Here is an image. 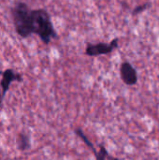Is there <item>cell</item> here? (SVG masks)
<instances>
[{
  "label": "cell",
  "mask_w": 159,
  "mask_h": 160,
  "mask_svg": "<svg viewBox=\"0 0 159 160\" xmlns=\"http://www.w3.org/2000/svg\"><path fill=\"white\" fill-rule=\"evenodd\" d=\"M5 96L3 95V92H2V88H1V85H0V108L2 107V103H3V99H4Z\"/></svg>",
  "instance_id": "obj_8"
},
{
  "label": "cell",
  "mask_w": 159,
  "mask_h": 160,
  "mask_svg": "<svg viewBox=\"0 0 159 160\" xmlns=\"http://www.w3.org/2000/svg\"><path fill=\"white\" fill-rule=\"evenodd\" d=\"M150 6V3H146V4H142V5H140L138 7H136L133 11H132V14L133 15H138V14H141L142 12H143L144 10H146Z\"/></svg>",
  "instance_id": "obj_7"
},
{
  "label": "cell",
  "mask_w": 159,
  "mask_h": 160,
  "mask_svg": "<svg viewBox=\"0 0 159 160\" xmlns=\"http://www.w3.org/2000/svg\"><path fill=\"white\" fill-rule=\"evenodd\" d=\"M120 77L123 82L128 86H133L138 82V74L129 62H123L120 66Z\"/></svg>",
  "instance_id": "obj_4"
},
{
  "label": "cell",
  "mask_w": 159,
  "mask_h": 160,
  "mask_svg": "<svg viewBox=\"0 0 159 160\" xmlns=\"http://www.w3.org/2000/svg\"><path fill=\"white\" fill-rule=\"evenodd\" d=\"M17 147L21 151H26L30 148V139L25 133H19L16 139Z\"/></svg>",
  "instance_id": "obj_6"
},
{
  "label": "cell",
  "mask_w": 159,
  "mask_h": 160,
  "mask_svg": "<svg viewBox=\"0 0 159 160\" xmlns=\"http://www.w3.org/2000/svg\"><path fill=\"white\" fill-rule=\"evenodd\" d=\"M32 9L23 3L17 2L11 9L13 24L17 34L22 38H27L33 34L32 29Z\"/></svg>",
  "instance_id": "obj_2"
},
{
  "label": "cell",
  "mask_w": 159,
  "mask_h": 160,
  "mask_svg": "<svg viewBox=\"0 0 159 160\" xmlns=\"http://www.w3.org/2000/svg\"><path fill=\"white\" fill-rule=\"evenodd\" d=\"M31 16L33 34L37 35L44 44H49L52 38L57 37L51 16L47 10L43 8L32 9Z\"/></svg>",
  "instance_id": "obj_1"
},
{
  "label": "cell",
  "mask_w": 159,
  "mask_h": 160,
  "mask_svg": "<svg viewBox=\"0 0 159 160\" xmlns=\"http://www.w3.org/2000/svg\"><path fill=\"white\" fill-rule=\"evenodd\" d=\"M22 74L15 72L11 68L6 69L2 73V79L0 82V85L2 88L3 95L6 96V94L8 91L9 86H10L12 82H22Z\"/></svg>",
  "instance_id": "obj_5"
},
{
  "label": "cell",
  "mask_w": 159,
  "mask_h": 160,
  "mask_svg": "<svg viewBox=\"0 0 159 160\" xmlns=\"http://www.w3.org/2000/svg\"><path fill=\"white\" fill-rule=\"evenodd\" d=\"M119 38H113L110 43H88L85 48V54L87 56H100L110 54L118 48Z\"/></svg>",
  "instance_id": "obj_3"
}]
</instances>
